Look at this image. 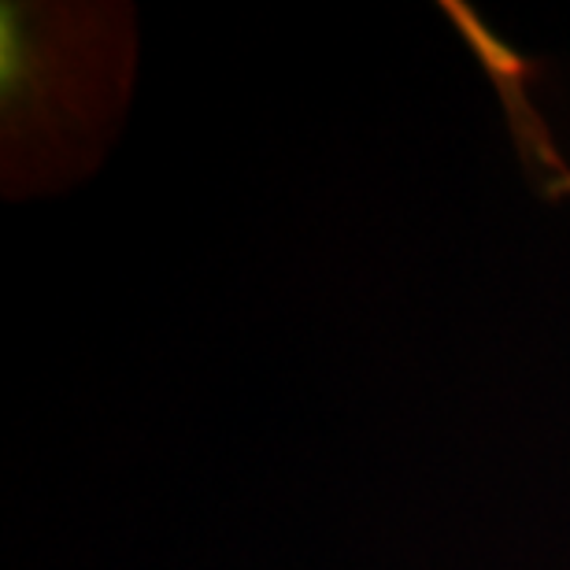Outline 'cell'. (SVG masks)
I'll return each instance as SVG.
<instances>
[{"mask_svg": "<svg viewBox=\"0 0 570 570\" xmlns=\"http://www.w3.org/2000/svg\"><path fill=\"white\" fill-rule=\"evenodd\" d=\"M130 4H0L4 197L89 178L116 141L134 89Z\"/></svg>", "mask_w": 570, "mask_h": 570, "instance_id": "cell-1", "label": "cell"}, {"mask_svg": "<svg viewBox=\"0 0 570 570\" xmlns=\"http://www.w3.org/2000/svg\"><path fill=\"white\" fill-rule=\"evenodd\" d=\"M441 11L449 16L452 27L460 30V38L466 41V49H471L478 67L489 75V82L497 86V97H500V105H504L511 141H515L522 175H527L530 189L538 193L544 204L570 200V167L560 153V145L552 138V127L541 119V111L530 105V86L544 82L552 63L511 49L466 0H441Z\"/></svg>", "mask_w": 570, "mask_h": 570, "instance_id": "cell-2", "label": "cell"}]
</instances>
